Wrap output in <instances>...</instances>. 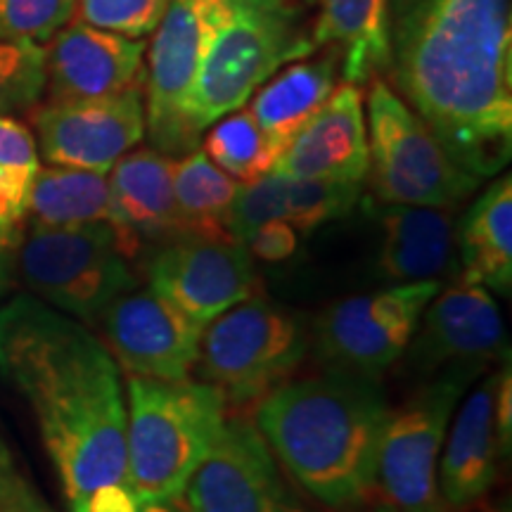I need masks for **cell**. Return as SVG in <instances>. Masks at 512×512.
I'll return each instance as SVG.
<instances>
[{"label": "cell", "mask_w": 512, "mask_h": 512, "mask_svg": "<svg viewBox=\"0 0 512 512\" xmlns=\"http://www.w3.org/2000/svg\"><path fill=\"white\" fill-rule=\"evenodd\" d=\"M19 273L31 297L88 328H98L107 306L138 285L110 223L31 228L19 242Z\"/></svg>", "instance_id": "ba28073f"}, {"label": "cell", "mask_w": 512, "mask_h": 512, "mask_svg": "<svg viewBox=\"0 0 512 512\" xmlns=\"http://www.w3.org/2000/svg\"><path fill=\"white\" fill-rule=\"evenodd\" d=\"M441 287V280L394 283L332 304L313 328L316 351L328 368L380 377L403 358L422 313Z\"/></svg>", "instance_id": "8fae6325"}, {"label": "cell", "mask_w": 512, "mask_h": 512, "mask_svg": "<svg viewBox=\"0 0 512 512\" xmlns=\"http://www.w3.org/2000/svg\"><path fill=\"white\" fill-rule=\"evenodd\" d=\"M0 377L27 401L69 510L126 475V396L105 342L79 320L19 294L0 309Z\"/></svg>", "instance_id": "7a4b0ae2"}, {"label": "cell", "mask_w": 512, "mask_h": 512, "mask_svg": "<svg viewBox=\"0 0 512 512\" xmlns=\"http://www.w3.org/2000/svg\"><path fill=\"white\" fill-rule=\"evenodd\" d=\"M188 102L197 133L247 100L285 64L316 53L302 12L287 0H221Z\"/></svg>", "instance_id": "5b68a950"}, {"label": "cell", "mask_w": 512, "mask_h": 512, "mask_svg": "<svg viewBox=\"0 0 512 512\" xmlns=\"http://www.w3.org/2000/svg\"><path fill=\"white\" fill-rule=\"evenodd\" d=\"M228 420L221 392L207 382L128 375L126 475L140 503H176Z\"/></svg>", "instance_id": "277c9868"}, {"label": "cell", "mask_w": 512, "mask_h": 512, "mask_svg": "<svg viewBox=\"0 0 512 512\" xmlns=\"http://www.w3.org/2000/svg\"><path fill=\"white\" fill-rule=\"evenodd\" d=\"M190 512H316L254 425L230 418L183 496Z\"/></svg>", "instance_id": "7c38bea8"}, {"label": "cell", "mask_w": 512, "mask_h": 512, "mask_svg": "<svg viewBox=\"0 0 512 512\" xmlns=\"http://www.w3.org/2000/svg\"><path fill=\"white\" fill-rule=\"evenodd\" d=\"M387 74L467 174L508 166L512 0H389Z\"/></svg>", "instance_id": "6da1fadb"}, {"label": "cell", "mask_w": 512, "mask_h": 512, "mask_svg": "<svg viewBox=\"0 0 512 512\" xmlns=\"http://www.w3.org/2000/svg\"><path fill=\"white\" fill-rule=\"evenodd\" d=\"M366 126L368 174L382 204L453 211L482 185L384 79L370 81Z\"/></svg>", "instance_id": "52a82bcc"}, {"label": "cell", "mask_w": 512, "mask_h": 512, "mask_svg": "<svg viewBox=\"0 0 512 512\" xmlns=\"http://www.w3.org/2000/svg\"><path fill=\"white\" fill-rule=\"evenodd\" d=\"M221 10V0H171L145 50V136L166 157L181 159L200 147L188 102Z\"/></svg>", "instance_id": "30bf717a"}, {"label": "cell", "mask_w": 512, "mask_h": 512, "mask_svg": "<svg viewBox=\"0 0 512 512\" xmlns=\"http://www.w3.org/2000/svg\"><path fill=\"white\" fill-rule=\"evenodd\" d=\"M389 411L380 377L328 368L273 389L256 403L254 427L304 494L351 510L377 486Z\"/></svg>", "instance_id": "3957f363"}, {"label": "cell", "mask_w": 512, "mask_h": 512, "mask_svg": "<svg viewBox=\"0 0 512 512\" xmlns=\"http://www.w3.org/2000/svg\"><path fill=\"white\" fill-rule=\"evenodd\" d=\"M98 328L117 366L126 375L181 382L200 358L204 325L150 285L119 294L102 313Z\"/></svg>", "instance_id": "4fadbf2b"}, {"label": "cell", "mask_w": 512, "mask_h": 512, "mask_svg": "<svg viewBox=\"0 0 512 512\" xmlns=\"http://www.w3.org/2000/svg\"><path fill=\"white\" fill-rule=\"evenodd\" d=\"M147 283L207 328L230 306L252 297L256 273L240 242L181 235L150 256Z\"/></svg>", "instance_id": "2e32d148"}, {"label": "cell", "mask_w": 512, "mask_h": 512, "mask_svg": "<svg viewBox=\"0 0 512 512\" xmlns=\"http://www.w3.org/2000/svg\"><path fill=\"white\" fill-rule=\"evenodd\" d=\"M140 512H178V510L174 508V503L157 501V503H143L140 505Z\"/></svg>", "instance_id": "74e56055"}, {"label": "cell", "mask_w": 512, "mask_h": 512, "mask_svg": "<svg viewBox=\"0 0 512 512\" xmlns=\"http://www.w3.org/2000/svg\"><path fill=\"white\" fill-rule=\"evenodd\" d=\"M171 0H76L79 22L128 38H145L162 22Z\"/></svg>", "instance_id": "1f68e13d"}, {"label": "cell", "mask_w": 512, "mask_h": 512, "mask_svg": "<svg viewBox=\"0 0 512 512\" xmlns=\"http://www.w3.org/2000/svg\"><path fill=\"white\" fill-rule=\"evenodd\" d=\"M408 368L434 375L446 368L486 370L508 356L505 325L494 292L456 278L434 294L406 351Z\"/></svg>", "instance_id": "9a60e30c"}, {"label": "cell", "mask_w": 512, "mask_h": 512, "mask_svg": "<svg viewBox=\"0 0 512 512\" xmlns=\"http://www.w3.org/2000/svg\"><path fill=\"white\" fill-rule=\"evenodd\" d=\"M377 247V275L387 283L458 278L456 216L451 209L384 204Z\"/></svg>", "instance_id": "7402d4cb"}, {"label": "cell", "mask_w": 512, "mask_h": 512, "mask_svg": "<svg viewBox=\"0 0 512 512\" xmlns=\"http://www.w3.org/2000/svg\"><path fill=\"white\" fill-rule=\"evenodd\" d=\"M176 159L155 147L131 150L110 169V192L117 240L126 259H136L147 242L181 238L174 200Z\"/></svg>", "instance_id": "ffe728a7"}, {"label": "cell", "mask_w": 512, "mask_h": 512, "mask_svg": "<svg viewBox=\"0 0 512 512\" xmlns=\"http://www.w3.org/2000/svg\"><path fill=\"white\" fill-rule=\"evenodd\" d=\"M370 512H396V510L387 501H384L380 505H375V508H370Z\"/></svg>", "instance_id": "f35d334b"}, {"label": "cell", "mask_w": 512, "mask_h": 512, "mask_svg": "<svg viewBox=\"0 0 512 512\" xmlns=\"http://www.w3.org/2000/svg\"><path fill=\"white\" fill-rule=\"evenodd\" d=\"M202 152L238 183H252L273 169L264 133L249 107L214 121L202 138Z\"/></svg>", "instance_id": "f1b7e54d"}, {"label": "cell", "mask_w": 512, "mask_h": 512, "mask_svg": "<svg viewBox=\"0 0 512 512\" xmlns=\"http://www.w3.org/2000/svg\"><path fill=\"white\" fill-rule=\"evenodd\" d=\"M76 15V0H0V38L48 43Z\"/></svg>", "instance_id": "4dcf8cb0"}, {"label": "cell", "mask_w": 512, "mask_h": 512, "mask_svg": "<svg viewBox=\"0 0 512 512\" xmlns=\"http://www.w3.org/2000/svg\"><path fill=\"white\" fill-rule=\"evenodd\" d=\"M313 29L316 50L339 55L342 79L356 86L387 74L389 67V0H320Z\"/></svg>", "instance_id": "d4e9b609"}, {"label": "cell", "mask_w": 512, "mask_h": 512, "mask_svg": "<svg viewBox=\"0 0 512 512\" xmlns=\"http://www.w3.org/2000/svg\"><path fill=\"white\" fill-rule=\"evenodd\" d=\"M299 238L302 235L294 230L287 221H268L259 226L245 240L249 256H256L266 264H280V261L292 259L299 249Z\"/></svg>", "instance_id": "836d02e7"}, {"label": "cell", "mask_w": 512, "mask_h": 512, "mask_svg": "<svg viewBox=\"0 0 512 512\" xmlns=\"http://www.w3.org/2000/svg\"><path fill=\"white\" fill-rule=\"evenodd\" d=\"M496 373L482 377L460 403L441 448L437 482L439 494L451 512H465L482 503L498 477V448L494 427Z\"/></svg>", "instance_id": "44dd1931"}, {"label": "cell", "mask_w": 512, "mask_h": 512, "mask_svg": "<svg viewBox=\"0 0 512 512\" xmlns=\"http://www.w3.org/2000/svg\"><path fill=\"white\" fill-rule=\"evenodd\" d=\"M268 174L363 183L368 176V126L361 86L342 81L299 128Z\"/></svg>", "instance_id": "ac0fdd59"}, {"label": "cell", "mask_w": 512, "mask_h": 512, "mask_svg": "<svg viewBox=\"0 0 512 512\" xmlns=\"http://www.w3.org/2000/svg\"><path fill=\"white\" fill-rule=\"evenodd\" d=\"M302 3H304V5H316L318 0H302Z\"/></svg>", "instance_id": "ab89813d"}, {"label": "cell", "mask_w": 512, "mask_h": 512, "mask_svg": "<svg viewBox=\"0 0 512 512\" xmlns=\"http://www.w3.org/2000/svg\"><path fill=\"white\" fill-rule=\"evenodd\" d=\"M31 124L48 164L110 174L114 162L145 138L143 86L105 98L36 105Z\"/></svg>", "instance_id": "5bb4252c"}, {"label": "cell", "mask_w": 512, "mask_h": 512, "mask_svg": "<svg viewBox=\"0 0 512 512\" xmlns=\"http://www.w3.org/2000/svg\"><path fill=\"white\" fill-rule=\"evenodd\" d=\"M475 368H446L389 411L377 458V486L396 512H451L439 494L437 467L448 422L470 384Z\"/></svg>", "instance_id": "9c48e42d"}, {"label": "cell", "mask_w": 512, "mask_h": 512, "mask_svg": "<svg viewBox=\"0 0 512 512\" xmlns=\"http://www.w3.org/2000/svg\"><path fill=\"white\" fill-rule=\"evenodd\" d=\"M238 190L240 183L221 171L200 147L176 159L174 200L181 235L204 240H233L228 233V219Z\"/></svg>", "instance_id": "4316f807"}, {"label": "cell", "mask_w": 512, "mask_h": 512, "mask_svg": "<svg viewBox=\"0 0 512 512\" xmlns=\"http://www.w3.org/2000/svg\"><path fill=\"white\" fill-rule=\"evenodd\" d=\"M8 285H10V264H8V254H5V249L0 247V297H3V294L8 292Z\"/></svg>", "instance_id": "8d00e7d4"}, {"label": "cell", "mask_w": 512, "mask_h": 512, "mask_svg": "<svg viewBox=\"0 0 512 512\" xmlns=\"http://www.w3.org/2000/svg\"><path fill=\"white\" fill-rule=\"evenodd\" d=\"M43 50L48 102L105 98L145 83V38L69 22Z\"/></svg>", "instance_id": "e0dca14e"}, {"label": "cell", "mask_w": 512, "mask_h": 512, "mask_svg": "<svg viewBox=\"0 0 512 512\" xmlns=\"http://www.w3.org/2000/svg\"><path fill=\"white\" fill-rule=\"evenodd\" d=\"M114 221L110 178L107 174L72 166L38 169L31 188L29 216L31 228H74L86 223Z\"/></svg>", "instance_id": "484cf974"}, {"label": "cell", "mask_w": 512, "mask_h": 512, "mask_svg": "<svg viewBox=\"0 0 512 512\" xmlns=\"http://www.w3.org/2000/svg\"><path fill=\"white\" fill-rule=\"evenodd\" d=\"M46 93V50L0 38V117L31 112Z\"/></svg>", "instance_id": "f546056e"}, {"label": "cell", "mask_w": 512, "mask_h": 512, "mask_svg": "<svg viewBox=\"0 0 512 512\" xmlns=\"http://www.w3.org/2000/svg\"><path fill=\"white\" fill-rule=\"evenodd\" d=\"M41 169L34 133L22 121L0 117V247L17 249L27 235L29 197Z\"/></svg>", "instance_id": "83f0119b"}, {"label": "cell", "mask_w": 512, "mask_h": 512, "mask_svg": "<svg viewBox=\"0 0 512 512\" xmlns=\"http://www.w3.org/2000/svg\"><path fill=\"white\" fill-rule=\"evenodd\" d=\"M339 55L328 48V53L316 60H297L283 72H275L266 86L256 88L249 112L264 133L266 147L273 164L292 143L299 128L309 121L318 107L328 100L337 86Z\"/></svg>", "instance_id": "cb8c5ba5"}, {"label": "cell", "mask_w": 512, "mask_h": 512, "mask_svg": "<svg viewBox=\"0 0 512 512\" xmlns=\"http://www.w3.org/2000/svg\"><path fill=\"white\" fill-rule=\"evenodd\" d=\"M458 278L510 294L512 287V178L498 176L456 221Z\"/></svg>", "instance_id": "603a6c76"}, {"label": "cell", "mask_w": 512, "mask_h": 512, "mask_svg": "<svg viewBox=\"0 0 512 512\" xmlns=\"http://www.w3.org/2000/svg\"><path fill=\"white\" fill-rule=\"evenodd\" d=\"M140 505L143 503L128 489L126 482H114L95 489L88 496L83 512H140Z\"/></svg>", "instance_id": "d590c367"}, {"label": "cell", "mask_w": 512, "mask_h": 512, "mask_svg": "<svg viewBox=\"0 0 512 512\" xmlns=\"http://www.w3.org/2000/svg\"><path fill=\"white\" fill-rule=\"evenodd\" d=\"M361 192L363 183L264 174L252 183H240L230 209L228 233L245 245L249 235L264 223L287 221L304 238L325 223L351 214Z\"/></svg>", "instance_id": "d6986e66"}, {"label": "cell", "mask_w": 512, "mask_h": 512, "mask_svg": "<svg viewBox=\"0 0 512 512\" xmlns=\"http://www.w3.org/2000/svg\"><path fill=\"white\" fill-rule=\"evenodd\" d=\"M309 347L302 313L252 294L204 328L197 366L228 408H247L290 380Z\"/></svg>", "instance_id": "8992f818"}, {"label": "cell", "mask_w": 512, "mask_h": 512, "mask_svg": "<svg viewBox=\"0 0 512 512\" xmlns=\"http://www.w3.org/2000/svg\"><path fill=\"white\" fill-rule=\"evenodd\" d=\"M0 512H55L0 439Z\"/></svg>", "instance_id": "d6a6232c"}, {"label": "cell", "mask_w": 512, "mask_h": 512, "mask_svg": "<svg viewBox=\"0 0 512 512\" xmlns=\"http://www.w3.org/2000/svg\"><path fill=\"white\" fill-rule=\"evenodd\" d=\"M494 427L501 456H508L512 446V377L510 361L505 358L503 368L498 370L496 392H494Z\"/></svg>", "instance_id": "e575fe53"}]
</instances>
